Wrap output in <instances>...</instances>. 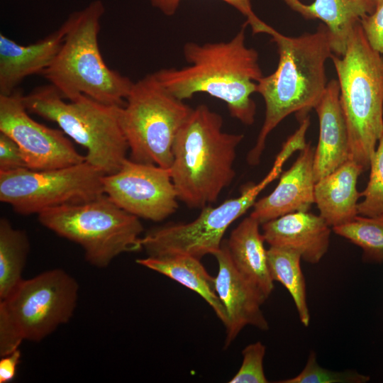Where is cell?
I'll return each instance as SVG.
<instances>
[{
  "label": "cell",
  "instance_id": "603a6c76",
  "mask_svg": "<svg viewBox=\"0 0 383 383\" xmlns=\"http://www.w3.org/2000/svg\"><path fill=\"white\" fill-rule=\"evenodd\" d=\"M267 262L272 280L281 283L292 296L301 323L309 326L311 316L306 284L301 267V255L292 250L270 246Z\"/></svg>",
  "mask_w": 383,
  "mask_h": 383
},
{
  "label": "cell",
  "instance_id": "4316f807",
  "mask_svg": "<svg viewBox=\"0 0 383 383\" xmlns=\"http://www.w3.org/2000/svg\"><path fill=\"white\" fill-rule=\"evenodd\" d=\"M369 376L355 370L333 371L321 367L314 351H311L306 363L296 376L279 381V383H365Z\"/></svg>",
  "mask_w": 383,
  "mask_h": 383
},
{
  "label": "cell",
  "instance_id": "8992f818",
  "mask_svg": "<svg viewBox=\"0 0 383 383\" xmlns=\"http://www.w3.org/2000/svg\"><path fill=\"white\" fill-rule=\"evenodd\" d=\"M23 101L29 113L55 122L84 147L86 162L104 174L117 172L128 158L129 148L120 123L122 106L85 95L67 102L50 84L23 95Z\"/></svg>",
  "mask_w": 383,
  "mask_h": 383
},
{
  "label": "cell",
  "instance_id": "4dcf8cb0",
  "mask_svg": "<svg viewBox=\"0 0 383 383\" xmlns=\"http://www.w3.org/2000/svg\"><path fill=\"white\" fill-rule=\"evenodd\" d=\"M26 167L20 148L7 135L0 132V171Z\"/></svg>",
  "mask_w": 383,
  "mask_h": 383
},
{
  "label": "cell",
  "instance_id": "e0dca14e",
  "mask_svg": "<svg viewBox=\"0 0 383 383\" xmlns=\"http://www.w3.org/2000/svg\"><path fill=\"white\" fill-rule=\"evenodd\" d=\"M314 109L319 121L318 143L313 159L314 179L317 182L349 160V135L338 80L327 83Z\"/></svg>",
  "mask_w": 383,
  "mask_h": 383
},
{
  "label": "cell",
  "instance_id": "9c48e42d",
  "mask_svg": "<svg viewBox=\"0 0 383 383\" xmlns=\"http://www.w3.org/2000/svg\"><path fill=\"white\" fill-rule=\"evenodd\" d=\"M192 109L154 73L134 82L120 111L130 159L170 169L175 138Z\"/></svg>",
  "mask_w": 383,
  "mask_h": 383
},
{
  "label": "cell",
  "instance_id": "9a60e30c",
  "mask_svg": "<svg viewBox=\"0 0 383 383\" xmlns=\"http://www.w3.org/2000/svg\"><path fill=\"white\" fill-rule=\"evenodd\" d=\"M315 148L308 143L274 189L255 201L250 216L262 223L296 211H307L315 203Z\"/></svg>",
  "mask_w": 383,
  "mask_h": 383
},
{
  "label": "cell",
  "instance_id": "30bf717a",
  "mask_svg": "<svg viewBox=\"0 0 383 383\" xmlns=\"http://www.w3.org/2000/svg\"><path fill=\"white\" fill-rule=\"evenodd\" d=\"M100 170L86 160L54 170L22 167L0 171V200L18 213L28 215L84 203L104 194Z\"/></svg>",
  "mask_w": 383,
  "mask_h": 383
},
{
  "label": "cell",
  "instance_id": "d6a6232c",
  "mask_svg": "<svg viewBox=\"0 0 383 383\" xmlns=\"http://www.w3.org/2000/svg\"><path fill=\"white\" fill-rule=\"evenodd\" d=\"M380 0H367V1L374 9L375 5Z\"/></svg>",
  "mask_w": 383,
  "mask_h": 383
},
{
  "label": "cell",
  "instance_id": "7c38bea8",
  "mask_svg": "<svg viewBox=\"0 0 383 383\" xmlns=\"http://www.w3.org/2000/svg\"><path fill=\"white\" fill-rule=\"evenodd\" d=\"M103 189L126 211L152 221H161L178 208V196L170 169L126 159L115 173L104 174Z\"/></svg>",
  "mask_w": 383,
  "mask_h": 383
},
{
  "label": "cell",
  "instance_id": "7a4b0ae2",
  "mask_svg": "<svg viewBox=\"0 0 383 383\" xmlns=\"http://www.w3.org/2000/svg\"><path fill=\"white\" fill-rule=\"evenodd\" d=\"M275 43L279 62L274 72L257 82V92L265 104V120L254 147L247 155L257 165L268 135L287 116L299 119L315 109L326 88V62L333 54L328 30L321 24L313 33L290 37L275 29L269 34Z\"/></svg>",
  "mask_w": 383,
  "mask_h": 383
},
{
  "label": "cell",
  "instance_id": "ba28073f",
  "mask_svg": "<svg viewBox=\"0 0 383 383\" xmlns=\"http://www.w3.org/2000/svg\"><path fill=\"white\" fill-rule=\"evenodd\" d=\"M39 222L59 236L79 245L86 260L108 267L118 255L142 249L139 218L104 194L84 203L64 205L38 214Z\"/></svg>",
  "mask_w": 383,
  "mask_h": 383
},
{
  "label": "cell",
  "instance_id": "5bb4252c",
  "mask_svg": "<svg viewBox=\"0 0 383 383\" xmlns=\"http://www.w3.org/2000/svg\"><path fill=\"white\" fill-rule=\"evenodd\" d=\"M214 256L218 267L215 277V289L228 316L226 349L245 326L267 331L269 324L261 309L265 300L236 270L226 241Z\"/></svg>",
  "mask_w": 383,
  "mask_h": 383
},
{
  "label": "cell",
  "instance_id": "ffe728a7",
  "mask_svg": "<svg viewBox=\"0 0 383 383\" xmlns=\"http://www.w3.org/2000/svg\"><path fill=\"white\" fill-rule=\"evenodd\" d=\"M362 167L347 160L333 172L319 179L314 186V200L320 216L332 228L345 224L357 215V189Z\"/></svg>",
  "mask_w": 383,
  "mask_h": 383
},
{
  "label": "cell",
  "instance_id": "f546056e",
  "mask_svg": "<svg viewBox=\"0 0 383 383\" xmlns=\"http://www.w3.org/2000/svg\"><path fill=\"white\" fill-rule=\"evenodd\" d=\"M370 45L383 56V0L375 5L373 11L360 21Z\"/></svg>",
  "mask_w": 383,
  "mask_h": 383
},
{
  "label": "cell",
  "instance_id": "6da1fadb",
  "mask_svg": "<svg viewBox=\"0 0 383 383\" xmlns=\"http://www.w3.org/2000/svg\"><path fill=\"white\" fill-rule=\"evenodd\" d=\"M246 24L228 41L185 43L183 54L189 65L162 69L154 74L179 99L206 93L224 101L232 117L252 125L256 105L251 96L257 92L263 74L257 52L245 44Z\"/></svg>",
  "mask_w": 383,
  "mask_h": 383
},
{
  "label": "cell",
  "instance_id": "8fae6325",
  "mask_svg": "<svg viewBox=\"0 0 383 383\" xmlns=\"http://www.w3.org/2000/svg\"><path fill=\"white\" fill-rule=\"evenodd\" d=\"M282 166L274 162L272 170L258 184L245 187L241 194L217 206H206L198 217L186 223L167 224L152 229L141 238L142 249L150 257L187 255L201 260L214 255L221 248L228 227L252 207L262 189L279 174Z\"/></svg>",
  "mask_w": 383,
  "mask_h": 383
},
{
  "label": "cell",
  "instance_id": "4fadbf2b",
  "mask_svg": "<svg viewBox=\"0 0 383 383\" xmlns=\"http://www.w3.org/2000/svg\"><path fill=\"white\" fill-rule=\"evenodd\" d=\"M28 113L19 89L0 95V132L17 143L27 168L54 170L86 160L62 130L37 122Z\"/></svg>",
  "mask_w": 383,
  "mask_h": 383
},
{
  "label": "cell",
  "instance_id": "5b68a950",
  "mask_svg": "<svg viewBox=\"0 0 383 383\" xmlns=\"http://www.w3.org/2000/svg\"><path fill=\"white\" fill-rule=\"evenodd\" d=\"M349 135V160L363 172L383 135V56L365 38L360 22L342 56L332 55Z\"/></svg>",
  "mask_w": 383,
  "mask_h": 383
},
{
  "label": "cell",
  "instance_id": "3957f363",
  "mask_svg": "<svg viewBox=\"0 0 383 383\" xmlns=\"http://www.w3.org/2000/svg\"><path fill=\"white\" fill-rule=\"evenodd\" d=\"M243 134L223 130V118L206 104L193 109L172 148L171 177L179 201L202 209L233 182L236 149Z\"/></svg>",
  "mask_w": 383,
  "mask_h": 383
},
{
  "label": "cell",
  "instance_id": "d4e9b609",
  "mask_svg": "<svg viewBox=\"0 0 383 383\" xmlns=\"http://www.w3.org/2000/svg\"><path fill=\"white\" fill-rule=\"evenodd\" d=\"M333 231L362 249L363 262L383 263V215H357L351 221L333 227Z\"/></svg>",
  "mask_w": 383,
  "mask_h": 383
},
{
  "label": "cell",
  "instance_id": "ac0fdd59",
  "mask_svg": "<svg viewBox=\"0 0 383 383\" xmlns=\"http://www.w3.org/2000/svg\"><path fill=\"white\" fill-rule=\"evenodd\" d=\"M62 25L43 39L23 45L0 34V95H9L27 77L43 74L63 42Z\"/></svg>",
  "mask_w": 383,
  "mask_h": 383
},
{
  "label": "cell",
  "instance_id": "52a82bcc",
  "mask_svg": "<svg viewBox=\"0 0 383 383\" xmlns=\"http://www.w3.org/2000/svg\"><path fill=\"white\" fill-rule=\"evenodd\" d=\"M79 296L77 280L62 269L23 279L0 301V356L23 340L40 342L72 317Z\"/></svg>",
  "mask_w": 383,
  "mask_h": 383
},
{
  "label": "cell",
  "instance_id": "cb8c5ba5",
  "mask_svg": "<svg viewBox=\"0 0 383 383\" xmlns=\"http://www.w3.org/2000/svg\"><path fill=\"white\" fill-rule=\"evenodd\" d=\"M30 250L24 231L14 228L6 218L0 220V300L6 298L23 279V270Z\"/></svg>",
  "mask_w": 383,
  "mask_h": 383
},
{
  "label": "cell",
  "instance_id": "277c9868",
  "mask_svg": "<svg viewBox=\"0 0 383 383\" xmlns=\"http://www.w3.org/2000/svg\"><path fill=\"white\" fill-rule=\"evenodd\" d=\"M105 9L100 0L70 15L62 26V44L42 74L69 101L82 95L101 103L123 106L133 82L108 67L99 45L101 18Z\"/></svg>",
  "mask_w": 383,
  "mask_h": 383
},
{
  "label": "cell",
  "instance_id": "44dd1931",
  "mask_svg": "<svg viewBox=\"0 0 383 383\" xmlns=\"http://www.w3.org/2000/svg\"><path fill=\"white\" fill-rule=\"evenodd\" d=\"M282 1L304 18L322 21L328 30L333 52L338 56L344 54L356 24L374 10L367 0H315L311 4Z\"/></svg>",
  "mask_w": 383,
  "mask_h": 383
},
{
  "label": "cell",
  "instance_id": "d6986e66",
  "mask_svg": "<svg viewBox=\"0 0 383 383\" xmlns=\"http://www.w3.org/2000/svg\"><path fill=\"white\" fill-rule=\"evenodd\" d=\"M260 225L250 216L245 218L226 243L236 270L266 301L274 289V281L270 274L267 250Z\"/></svg>",
  "mask_w": 383,
  "mask_h": 383
},
{
  "label": "cell",
  "instance_id": "1f68e13d",
  "mask_svg": "<svg viewBox=\"0 0 383 383\" xmlns=\"http://www.w3.org/2000/svg\"><path fill=\"white\" fill-rule=\"evenodd\" d=\"M21 357V352L19 348L9 355L1 357L0 383H7L15 377Z\"/></svg>",
  "mask_w": 383,
  "mask_h": 383
},
{
  "label": "cell",
  "instance_id": "2e32d148",
  "mask_svg": "<svg viewBox=\"0 0 383 383\" xmlns=\"http://www.w3.org/2000/svg\"><path fill=\"white\" fill-rule=\"evenodd\" d=\"M262 233L270 246L299 252L303 260L318 263L330 245L331 226L320 216L296 211L262 224Z\"/></svg>",
  "mask_w": 383,
  "mask_h": 383
},
{
  "label": "cell",
  "instance_id": "f1b7e54d",
  "mask_svg": "<svg viewBox=\"0 0 383 383\" xmlns=\"http://www.w3.org/2000/svg\"><path fill=\"white\" fill-rule=\"evenodd\" d=\"M152 6L167 16H173L182 0H148ZM237 9L247 18L253 33H265L269 25L260 20L253 12L251 0H221Z\"/></svg>",
  "mask_w": 383,
  "mask_h": 383
},
{
  "label": "cell",
  "instance_id": "484cf974",
  "mask_svg": "<svg viewBox=\"0 0 383 383\" xmlns=\"http://www.w3.org/2000/svg\"><path fill=\"white\" fill-rule=\"evenodd\" d=\"M367 185L361 192L363 200L357 204L358 215L374 217L383 215V135L378 141L370 165Z\"/></svg>",
  "mask_w": 383,
  "mask_h": 383
},
{
  "label": "cell",
  "instance_id": "7402d4cb",
  "mask_svg": "<svg viewBox=\"0 0 383 383\" xmlns=\"http://www.w3.org/2000/svg\"><path fill=\"white\" fill-rule=\"evenodd\" d=\"M145 267L159 272L201 296L212 308L225 328L228 316L215 289V277L206 270L200 259L187 255H170L136 260Z\"/></svg>",
  "mask_w": 383,
  "mask_h": 383
},
{
  "label": "cell",
  "instance_id": "83f0119b",
  "mask_svg": "<svg viewBox=\"0 0 383 383\" xmlns=\"http://www.w3.org/2000/svg\"><path fill=\"white\" fill-rule=\"evenodd\" d=\"M266 347L260 341L247 345L242 351L243 362L230 383H267L263 368Z\"/></svg>",
  "mask_w": 383,
  "mask_h": 383
}]
</instances>
